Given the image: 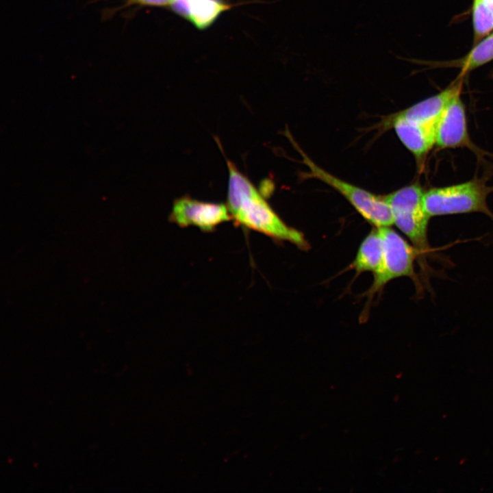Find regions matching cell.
Returning a JSON list of instances; mask_svg holds the SVG:
<instances>
[{
    "label": "cell",
    "mask_w": 493,
    "mask_h": 493,
    "mask_svg": "<svg viewBox=\"0 0 493 493\" xmlns=\"http://www.w3.org/2000/svg\"><path fill=\"white\" fill-rule=\"evenodd\" d=\"M226 162L228 169L226 204L231 220L247 229L307 249L309 244L304 235L288 225L249 178L231 161L227 159Z\"/></svg>",
    "instance_id": "obj_1"
},
{
    "label": "cell",
    "mask_w": 493,
    "mask_h": 493,
    "mask_svg": "<svg viewBox=\"0 0 493 493\" xmlns=\"http://www.w3.org/2000/svg\"><path fill=\"white\" fill-rule=\"evenodd\" d=\"M424 192L422 187L415 183L385 195L384 198L390 207L393 224L418 250L420 275L429 287V279L433 275V270L428 263V258L433 254V251L428 238L431 217L424 207Z\"/></svg>",
    "instance_id": "obj_2"
},
{
    "label": "cell",
    "mask_w": 493,
    "mask_h": 493,
    "mask_svg": "<svg viewBox=\"0 0 493 493\" xmlns=\"http://www.w3.org/2000/svg\"><path fill=\"white\" fill-rule=\"evenodd\" d=\"M379 229L383 241V253L379 267L372 273V283L365 292L368 302L370 303L388 283L403 277L410 278L418 292H420L422 284L414 268L415 262H418L419 259L418 250L390 227H379Z\"/></svg>",
    "instance_id": "obj_3"
},
{
    "label": "cell",
    "mask_w": 493,
    "mask_h": 493,
    "mask_svg": "<svg viewBox=\"0 0 493 493\" xmlns=\"http://www.w3.org/2000/svg\"><path fill=\"white\" fill-rule=\"evenodd\" d=\"M290 139L301 156L302 163L309 169L307 177L318 179L333 188L374 227H390L393 225L391 210L384 196L375 194L326 171L314 162L292 138Z\"/></svg>",
    "instance_id": "obj_4"
},
{
    "label": "cell",
    "mask_w": 493,
    "mask_h": 493,
    "mask_svg": "<svg viewBox=\"0 0 493 493\" xmlns=\"http://www.w3.org/2000/svg\"><path fill=\"white\" fill-rule=\"evenodd\" d=\"M492 188L481 180L432 188L424 192L423 204L429 216L472 212L483 213L493 220L487 198Z\"/></svg>",
    "instance_id": "obj_5"
},
{
    "label": "cell",
    "mask_w": 493,
    "mask_h": 493,
    "mask_svg": "<svg viewBox=\"0 0 493 493\" xmlns=\"http://www.w3.org/2000/svg\"><path fill=\"white\" fill-rule=\"evenodd\" d=\"M170 221L181 227H196L205 232L231 220L227 204L199 201L188 196L176 199Z\"/></svg>",
    "instance_id": "obj_6"
},
{
    "label": "cell",
    "mask_w": 493,
    "mask_h": 493,
    "mask_svg": "<svg viewBox=\"0 0 493 493\" xmlns=\"http://www.w3.org/2000/svg\"><path fill=\"white\" fill-rule=\"evenodd\" d=\"M435 146L440 149L471 147L466 110L460 93L447 103L438 121Z\"/></svg>",
    "instance_id": "obj_7"
},
{
    "label": "cell",
    "mask_w": 493,
    "mask_h": 493,
    "mask_svg": "<svg viewBox=\"0 0 493 493\" xmlns=\"http://www.w3.org/2000/svg\"><path fill=\"white\" fill-rule=\"evenodd\" d=\"M388 121L389 127L394 129L401 142L422 168L427 154L435 145V130L406 120L396 113Z\"/></svg>",
    "instance_id": "obj_8"
},
{
    "label": "cell",
    "mask_w": 493,
    "mask_h": 493,
    "mask_svg": "<svg viewBox=\"0 0 493 493\" xmlns=\"http://www.w3.org/2000/svg\"><path fill=\"white\" fill-rule=\"evenodd\" d=\"M383 253V241L379 227H374L361 242L349 268L357 275L374 273L379 267Z\"/></svg>",
    "instance_id": "obj_9"
},
{
    "label": "cell",
    "mask_w": 493,
    "mask_h": 493,
    "mask_svg": "<svg viewBox=\"0 0 493 493\" xmlns=\"http://www.w3.org/2000/svg\"><path fill=\"white\" fill-rule=\"evenodd\" d=\"M186 19L199 29L207 27L223 12L229 8L220 0H186Z\"/></svg>",
    "instance_id": "obj_10"
},
{
    "label": "cell",
    "mask_w": 493,
    "mask_h": 493,
    "mask_svg": "<svg viewBox=\"0 0 493 493\" xmlns=\"http://www.w3.org/2000/svg\"><path fill=\"white\" fill-rule=\"evenodd\" d=\"M493 60V33L481 40L461 62L462 74Z\"/></svg>",
    "instance_id": "obj_11"
},
{
    "label": "cell",
    "mask_w": 493,
    "mask_h": 493,
    "mask_svg": "<svg viewBox=\"0 0 493 493\" xmlns=\"http://www.w3.org/2000/svg\"><path fill=\"white\" fill-rule=\"evenodd\" d=\"M472 24L477 38L484 36L493 30V0H474Z\"/></svg>",
    "instance_id": "obj_12"
},
{
    "label": "cell",
    "mask_w": 493,
    "mask_h": 493,
    "mask_svg": "<svg viewBox=\"0 0 493 493\" xmlns=\"http://www.w3.org/2000/svg\"><path fill=\"white\" fill-rule=\"evenodd\" d=\"M174 0H128L130 3L142 5L164 6L173 3Z\"/></svg>",
    "instance_id": "obj_13"
}]
</instances>
